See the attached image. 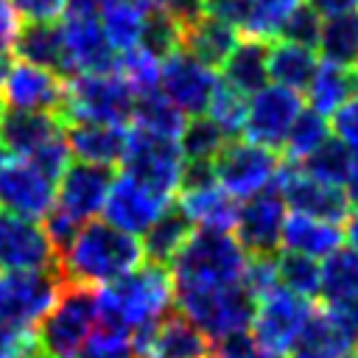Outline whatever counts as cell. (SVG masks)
<instances>
[{
	"mask_svg": "<svg viewBox=\"0 0 358 358\" xmlns=\"http://www.w3.org/2000/svg\"><path fill=\"white\" fill-rule=\"evenodd\" d=\"M330 137V123L324 115H319L310 106H302V112L296 115L294 126L288 129V137L282 143L285 159L288 162H302L310 151H316L324 140Z\"/></svg>",
	"mask_w": 358,
	"mask_h": 358,
	"instance_id": "39",
	"label": "cell"
},
{
	"mask_svg": "<svg viewBox=\"0 0 358 358\" xmlns=\"http://www.w3.org/2000/svg\"><path fill=\"white\" fill-rule=\"evenodd\" d=\"M168 204H171V199H162L159 193H154L145 185L134 182L131 176L120 173L112 179L101 213H103V221H109L112 227L131 232V235H143Z\"/></svg>",
	"mask_w": 358,
	"mask_h": 358,
	"instance_id": "21",
	"label": "cell"
},
{
	"mask_svg": "<svg viewBox=\"0 0 358 358\" xmlns=\"http://www.w3.org/2000/svg\"><path fill=\"white\" fill-rule=\"evenodd\" d=\"M316 48L324 62L358 67V11L322 20V34Z\"/></svg>",
	"mask_w": 358,
	"mask_h": 358,
	"instance_id": "33",
	"label": "cell"
},
{
	"mask_svg": "<svg viewBox=\"0 0 358 358\" xmlns=\"http://www.w3.org/2000/svg\"><path fill=\"white\" fill-rule=\"evenodd\" d=\"M288 215V204L282 193L271 185L238 207L235 218V238L249 255H277L282 241V224Z\"/></svg>",
	"mask_w": 358,
	"mask_h": 358,
	"instance_id": "14",
	"label": "cell"
},
{
	"mask_svg": "<svg viewBox=\"0 0 358 358\" xmlns=\"http://www.w3.org/2000/svg\"><path fill=\"white\" fill-rule=\"evenodd\" d=\"M131 123L140 126V129H148V131H157V134H165V137H176L179 140V134H182V129L187 123V115L179 112L157 90V92H148V95H140L137 98Z\"/></svg>",
	"mask_w": 358,
	"mask_h": 358,
	"instance_id": "38",
	"label": "cell"
},
{
	"mask_svg": "<svg viewBox=\"0 0 358 358\" xmlns=\"http://www.w3.org/2000/svg\"><path fill=\"white\" fill-rule=\"evenodd\" d=\"M280 157L277 148L260 145V143H241L238 137L227 140L221 151L213 159L215 182L235 199H249L266 187L274 185L280 173Z\"/></svg>",
	"mask_w": 358,
	"mask_h": 358,
	"instance_id": "10",
	"label": "cell"
},
{
	"mask_svg": "<svg viewBox=\"0 0 358 358\" xmlns=\"http://www.w3.org/2000/svg\"><path fill=\"white\" fill-rule=\"evenodd\" d=\"M218 87L215 67L204 64L185 48L168 53L159 64V92L185 115H207L210 98Z\"/></svg>",
	"mask_w": 358,
	"mask_h": 358,
	"instance_id": "11",
	"label": "cell"
},
{
	"mask_svg": "<svg viewBox=\"0 0 358 358\" xmlns=\"http://www.w3.org/2000/svg\"><path fill=\"white\" fill-rule=\"evenodd\" d=\"M76 358H137V352L129 333L101 327L98 333L90 336V341L78 350Z\"/></svg>",
	"mask_w": 358,
	"mask_h": 358,
	"instance_id": "45",
	"label": "cell"
},
{
	"mask_svg": "<svg viewBox=\"0 0 358 358\" xmlns=\"http://www.w3.org/2000/svg\"><path fill=\"white\" fill-rule=\"evenodd\" d=\"M355 294H358V255L352 249L341 246L322 260L319 296L324 299V305H333V302L350 299Z\"/></svg>",
	"mask_w": 358,
	"mask_h": 358,
	"instance_id": "35",
	"label": "cell"
},
{
	"mask_svg": "<svg viewBox=\"0 0 358 358\" xmlns=\"http://www.w3.org/2000/svg\"><path fill=\"white\" fill-rule=\"evenodd\" d=\"M64 288L59 268L0 271V347L25 344Z\"/></svg>",
	"mask_w": 358,
	"mask_h": 358,
	"instance_id": "4",
	"label": "cell"
},
{
	"mask_svg": "<svg viewBox=\"0 0 358 358\" xmlns=\"http://www.w3.org/2000/svg\"><path fill=\"white\" fill-rule=\"evenodd\" d=\"M112 179L115 176L109 173L106 165H92V162H81V159L70 162L56 182L53 210L62 218H67L73 227L92 221L103 210Z\"/></svg>",
	"mask_w": 358,
	"mask_h": 358,
	"instance_id": "13",
	"label": "cell"
},
{
	"mask_svg": "<svg viewBox=\"0 0 358 358\" xmlns=\"http://www.w3.org/2000/svg\"><path fill=\"white\" fill-rule=\"evenodd\" d=\"M162 11L171 14L176 20V25L182 28V34H185L190 25H196L207 14V3L204 0H165Z\"/></svg>",
	"mask_w": 358,
	"mask_h": 358,
	"instance_id": "49",
	"label": "cell"
},
{
	"mask_svg": "<svg viewBox=\"0 0 358 358\" xmlns=\"http://www.w3.org/2000/svg\"><path fill=\"white\" fill-rule=\"evenodd\" d=\"M112 0H67V11L64 14H87V17H98Z\"/></svg>",
	"mask_w": 358,
	"mask_h": 358,
	"instance_id": "53",
	"label": "cell"
},
{
	"mask_svg": "<svg viewBox=\"0 0 358 358\" xmlns=\"http://www.w3.org/2000/svg\"><path fill=\"white\" fill-rule=\"evenodd\" d=\"M137 358H207L210 338L179 310H168L148 327L131 333Z\"/></svg>",
	"mask_w": 358,
	"mask_h": 358,
	"instance_id": "18",
	"label": "cell"
},
{
	"mask_svg": "<svg viewBox=\"0 0 358 358\" xmlns=\"http://www.w3.org/2000/svg\"><path fill=\"white\" fill-rule=\"evenodd\" d=\"M355 358H358V352H355Z\"/></svg>",
	"mask_w": 358,
	"mask_h": 358,
	"instance_id": "62",
	"label": "cell"
},
{
	"mask_svg": "<svg viewBox=\"0 0 358 358\" xmlns=\"http://www.w3.org/2000/svg\"><path fill=\"white\" fill-rule=\"evenodd\" d=\"M274 266H277V282L296 294V296H316L319 294V285H322V263L316 257H308V255H299V252H277L274 255Z\"/></svg>",
	"mask_w": 358,
	"mask_h": 358,
	"instance_id": "37",
	"label": "cell"
},
{
	"mask_svg": "<svg viewBox=\"0 0 358 358\" xmlns=\"http://www.w3.org/2000/svg\"><path fill=\"white\" fill-rule=\"evenodd\" d=\"M64 129L70 157H78L81 162L92 165H115L123 157L126 148V126L117 123H92V120H73Z\"/></svg>",
	"mask_w": 358,
	"mask_h": 358,
	"instance_id": "23",
	"label": "cell"
},
{
	"mask_svg": "<svg viewBox=\"0 0 358 358\" xmlns=\"http://www.w3.org/2000/svg\"><path fill=\"white\" fill-rule=\"evenodd\" d=\"M56 182L28 157H6L0 162V204L8 213L42 221L53 210Z\"/></svg>",
	"mask_w": 358,
	"mask_h": 358,
	"instance_id": "12",
	"label": "cell"
},
{
	"mask_svg": "<svg viewBox=\"0 0 358 358\" xmlns=\"http://www.w3.org/2000/svg\"><path fill=\"white\" fill-rule=\"evenodd\" d=\"M120 165L126 176L159 193L162 199H171L173 193H179L185 157H182L176 137H165V134L131 126L126 134Z\"/></svg>",
	"mask_w": 358,
	"mask_h": 358,
	"instance_id": "7",
	"label": "cell"
},
{
	"mask_svg": "<svg viewBox=\"0 0 358 358\" xmlns=\"http://www.w3.org/2000/svg\"><path fill=\"white\" fill-rule=\"evenodd\" d=\"M316 64L319 62H316L313 48L296 45L288 39L268 42V78L274 84L305 92V87L310 84V78L316 73Z\"/></svg>",
	"mask_w": 358,
	"mask_h": 358,
	"instance_id": "32",
	"label": "cell"
},
{
	"mask_svg": "<svg viewBox=\"0 0 358 358\" xmlns=\"http://www.w3.org/2000/svg\"><path fill=\"white\" fill-rule=\"evenodd\" d=\"M193 221L187 218V213L179 204H168L157 221L143 232V252L145 260L151 263H162L168 266L173 260V255L185 246V241L193 235Z\"/></svg>",
	"mask_w": 358,
	"mask_h": 358,
	"instance_id": "29",
	"label": "cell"
},
{
	"mask_svg": "<svg viewBox=\"0 0 358 358\" xmlns=\"http://www.w3.org/2000/svg\"><path fill=\"white\" fill-rule=\"evenodd\" d=\"M324 310L358 341V294L350 296V299H341V302H333V305H324Z\"/></svg>",
	"mask_w": 358,
	"mask_h": 358,
	"instance_id": "50",
	"label": "cell"
},
{
	"mask_svg": "<svg viewBox=\"0 0 358 358\" xmlns=\"http://www.w3.org/2000/svg\"><path fill=\"white\" fill-rule=\"evenodd\" d=\"M64 117L56 112L11 109L0 120V145L8 157H31L36 148L64 134Z\"/></svg>",
	"mask_w": 358,
	"mask_h": 358,
	"instance_id": "22",
	"label": "cell"
},
{
	"mask_svg": "<svg viewBox=\"0 0 358 358\" xmlns=\"http://www.w3.org/2000/svg\"><path fill=\"white\" fill-rule=\"evenodd\" d=\"M25 22H56L67 11V0H8Z\"/></svg>",
	"mask_w": 358,
	"mask_h": 358,
	"instance_id": "47",
	"label": "cell"
},
{
	"mask_svg": "<svg viewBox=\"0 0 358 358\" xmlns=\"http://www.w3.org/2000/svg\"><path fill=\"white\" fill-rule=\"evenodd\" d=\"M246 109H249V98L241 90H235L232 84L218 81V87L210 98V106H207V117L232 140L243 131Z\"/></svg>",
	"mask_w": 358,
	"mask_h": 358,
	"instance_id": "42",
	"label": "cell"
},
{
	"mask_svg": "<svg viewBox=\"0 0 358 358\" xmlns=\"http://www.w3.org/2000/svg\"><path fill=\"white\" fill-rule=\"evenodd\" d=\"M308 6H310L322 20L344 17V14L358 11V0H308Z\"/></svg>",
	"mask_w": 358,
	"mask_h": 358,
	"instance_id": "52",
	"label": "cell"
},
{
	"mask_svg": "<svg viewBox=\"0 0 358 358\" xmlns=\"http://www.w3.org/2000/svg\"><path fill=\"white\" fill-rule=\"evenodd\" d=\"M249 252L229 229H193L171 260L173 288H215L241 282Z\"/></svg>",
	"mask_w": 358,
	"mask_h": 358,
	"instance_id": "3",
	"label": "cell"
},
{
	"mask_svg": "<svg viewBox=\"0 0 358 358\" xmlns=\"http://www.w3.org/2000/svg\"><path fill=\"white\" fill-rule=\"evenodd\" d=\"M64 64L67 73H112L117 64V50L106 39L98 17L87 14H64L62 25Z\"/></svg>",
	"mask_w": 358,
	"mask_h": 358,
	"instance_id": "20",
	"label": "cell"
},
{
	"mask_svg": "<svg viewBox=\"0 0 358 358\" xmlns=\"http://www.w3.org/2000/svg\"><path fill=\"white\" fill-rule=\"evenodd\" d=\"M173 299H176V288L171 268L151 260H143L137 268L126 271L123 277L95 291L101 324L129 336L140 327L154 324L168 310H173Z\"/></svg>",
	"mask_w": 358,
	"mask_h": 358,
	"instance_id": "2",
	"label": "cell"
},
{
	"mask_svg": "<svg viewBox=\"0 0 358 358\" xmlns=\"http://www.w3.org/2000/svg\"><path fill=\"white\" fill-rule=\"evenodd\" d=\"M56 249L45 227L17 213H0V271L56 268Z\"/></svg>",
	"mask_w": 358,
	"mask_h": 358,
	"instance_id": "15",
	"label": "cell"
},
{
	"mask_svg": "<svg viewBox=\"0 0 358 358\" xmlns=\"http://www.w3.org/2000/svg\"><path fill=\"white\" fill-rule=\"evenodd\" d=\"M3 115H6V112H3V98H0V120H3Z\"/></svg>",
	"mask_w": 358,
	"mask_h": 358,
	"instance_id": "61",
	"label": "cell"
},
{
	"mask_svg": "<svg viewBox=\"0 0 358 358\" xmlns=\"http://www.w3.org/2000/svg\"><path fill=\"white\" fill-rule=\"evenodd\" d=\"M268 42L260 36H241L232 53L227 56L224 67V81L241 90L243 95L257 92L268 81Z\"/></svg>",
	"mask_w": 358,
	"mask_h": 358,
	"instance_id": "27",
	"label": "cell"
},
{
	"mask_svg": "<svg viewBox=\"0 0 358 358\" xmlns=\"http://www.w3.org/2000/svg\"><path fill=\"white\" fill-rule=\"evenodd\" d=\"M352 148L338 140L336 134H330L316 151H310L299 165L308 176L324 182V185H336V187H344L347 182V173H350V165H352Z\"/></svg>",
	"mask_w": 358,
	"mask_h": 358,
	"instance_id": "36",
	"label": "cell"
},
{
	"mask_svg": "<svg viewBox=\"0 0 358 358\" xmlns=\"http://www.w3.org/2000/svg\"><path fill=\"white\" fill-rule=\"evenodd\" d=\"M98 302L95 291L84 285L64 282L59 299L42 316L34 330V344L48 358H76L78 350L90 341L98 327Z\"/></svg>",
	"mask_w": 358,
	"mask_h": 358,
	"instance_id": "5",
	"label": "cell"
},
{
	"mask_svg": "<svg viewBox=\"0 0 358 358\" xmlns=\"http://www.w3.org/2000/svg\"><path fill=\"white\" fill-rule=\"evenodd\" d=\"M11 50H14V56L20 62L39 64V67L56 70L62 76L67 73L62 31H59L56 22H25L17 31V39H14V48Z\"/></svg>",
	"mask_w": 358,
	"mask_h": 358,
	"instance_id": "30",
	"label": "cell"
},
{
	"mask_svg": "<svg viewBox=\"0 0 358 358\" xmlns=\"http://www.w3.org/2000/svg\"><path fill=\"white\" fill-rule=\"evenodd\" d=\"M341 243H344V235H341L338 224L288 210L285 224H282V241H280L282 249L324 260L327 255L341 249Z\"/></svg>",
	"mask_w": 358,
	"mask_h": 358,
	"instance_id": "26",
	"label": "cell"
},
{
	"mask_svg": "<svg viewBox=\"0 0 358 358\" xmlns=\"http://www.w3.org/2000/svg\"><path fill=\"white\" fill-rule=\"evenodd\" d=\"M134 103H137V95L115 70L112 73H76L67 81V98H64L62 117L64 123L92 120V123L126 126L134 115Z\"/></svg>",
	"mask_w": 358,
	"mask_h": 358,
	"instance_id": "8",
	"label": "cell"
},
{
	"mask_svg": "<svg viewBox=\"0 0 358 358\" xmlns=\"http://www.w3.org/2000/svg\"><path fill=\"white\" fill-rule=\"evenodd\" d=\"M227 140L229 137L207 115H196L185 123L179 134V148H182L185 162H213Z\"/></svg>",
	"mask_w": 358,
	"mask_h": 358,
	"instance_id": "40",
	"label": "cell"
},
{
	"mask_svg": "<svg viewBox=\"0 0 358 358\" xmlns=\"http://www.w3.org/2000/svg\"><path fill=\"white\" fill-rule=\"evenodd\" d=\"M274 187L282 193L291 213L324 218V221H333V224H341L350 213V201H347L344 187L324 185V182L308 176L302 168L282 165L277 179H274Z\"/></svg>",
	"mask_w": 358,
	"mask_h": 358,
	"instance_id": "19",
	"label": "cell"
},
{
	"mask_svg": "<svg viewBox=\"0 0 358 358\" xmlns=\"http://www.w3.org/2000/svg\"><path fill=\"white\" fill-rule=\"evenodd\" d=\"M6 157H8V154H6V148H3V145H0V162H3V159H6Z\"/></svg>",
	"mask_w": 358,
	"mask_h": 358,
	"instance_id": "60",
	"label": "cell"
},
{
	"mask_svg": "<svg viewBox=\"0 0 358 358\" xmlns=\"http://www.w3.org/2000/svg\"><path fill=\"white\" fill-rule=\"evenodd\" d=\"M344 243H347V249H352L355 255H358V210H352V213H347V218H344Z\"/></svg>",
	"mask_w": 358,
	"mask_h": 358,
	"instance_id": "55",
	"label": "cell"
},
{
	"mask_svg": "<svg viewBox=\"0 0 358 358\" xmlns=\"http://www.w3.org/2000/svg\"><path fill=\"white\" fill-rule=\"evenodd\" d=\"M137 45L143 50H148L151 56L165 59L168 53H173L176 48H182V28L162 8L145 11V22H143V34H140V42Z\"/></svg>",
	"mask_w": 358,
	"mask_h": 358,
	"instance_id": "44",
	"label": "cell"
},
{
	"mask_svg": "<svg viewBox=\"0 0 358 358\" xmlns=\"http://www.w3.org/2000/svg\"><path fill=\"white\" fill-rule=\"evenodd\" d=\"M159 64L162 59L151 56L148 50H143L140 45L131 48V50H123L117 56V64H115V73L131 87V92L140 98V95H148V92H157L159 90Z\"/></svg>",
	"mask_w": 358,
	"mask_h": 358,
	"instance_id": "41",
	"label": "cell"
},
{
	"mask_svg": "<svg viewBox=\"0 0 358 358\" xmlns=\"http://www.w3.org/2000/svg\"><path fill=\"white\" fill-rule=\"evenodd\" d=\"M238 28H232L229 22L204 14L196 25H190L182 34V48L190 50L193 56H199L204 64L210 67H221L227 62V56L232 53V48L238 45Z\"/></svg>",
	"mask_w": 358,
	"mask_h": 358,
	"instance_id": "31",
	"label": "cell"
},
{
	"mask_svg": "<svg viewBox=\"0 0 358 358\" xmlns=\"http://www.w3.org/2000/svg\"><path fill=\"white\" fill-rule=\"evenodd\" d=\"M176 310L187 316L207 338L218 341L224 336L249 327L255 313V296L243 282L215 285V288H185L176 291Z\"/></svg>",
	"mask_w": 358,
	"mask_h": 358,
	"instance_id": "6",
	"label": "cell"
},
{
	"mask_svg": "<svg viewBox=\"0 0 358 358\" xmlns=\"http://www.w3.org/2000/svg\"><path fill=\"white\" fill-rule=\"evenodd\" d=\"M299 3L302 0H246V25L241 34L260 39L280 36V28Z\"/></svg>",
	"mask_w": 358,
	"mask_h": 358,
	"instance_id": "43",
	"label": "cell"
},
{
	"mask_svg": "<svg viewBox=\"0 0 358 358\" xmlns=\"http://www.w3.org/2000/svg\"><path fill=\"white\" fill-rule=\"evenodd\" d=\"M28 344V341H25ZM25 344H8V347H0V358H20V352L25 350Z\"/></svg>",
	"mask_w": 358,
	"mask_h": 358,
	"instance_id": "57",
	"label": "cell"
},
{
	"mask_svg": "<svg viewBox=\"0 0 358 358\" xmlns=\"http://www.w3.org/2000/svg\"><path fill=\"white\" fill-rule=\"evenodd\" d=\"M333 123H330V131L344 140L352 151H358V92L352 98H347L333 115Z\"/></svg>",
	"mask_w": 358,
	"mask_h": 358,
	"instance_id": "48",
	"label": "cell"
},
{
	"mask_svg": "<svg viewBox=\"0 0 358 358\" xmlns=\"http://www.w3.org/2000/svg\"><path fill=\"white\" fill-rule=\"evenodd\" d=\"M355 92H358V67H344V64H333L324 59L316 64V73L310 84L305 87L308 106L324 117H330Z\"/></svg>",
	"mask_w": 358,
	"mask_h": 358,
	"instance_id": "28",
	"label": "cell"
},
{
	"mask_svg": "<svg viewBox=\"0 0 358 358\" xmlns=\"http://www.w3.org/2000/svg\"><path fill=\"white\" fill-rule=\"evenodd\" d=\"M319 34H322V17L308 3H299L285 20V25L280 28V39H288V42H296L313 50L319 45Z\"/></svg>",
	"mask_w": 358,
	"mask_h": 358,
	"instance_id": "46",
	"label": "cell"
},
{
	"mask_svg": "<svg viewBox=\"0 0 358 358\" xmlns=\"http://www.w3.org/2000/svg\"><path fill=\"white\" fill-rule=\"evenodd\" d=\"M0 98L11 109L62 115L64 98H67V81L56 70L17 59V62H11V67L0 84Z\"/></svg>",
	"mask_w": 358,
	"mask_h": 358,
	"instance_id": "17",
	"label": "cell"
},
{
	"mask_svg": "<svg viewBox=\"0 0 358 358\" xmlns=\"http://www.w3.org/2000/svg\"><path fill=\"white\" fill-rule=\"evenodd\" d=\"M299 112H302V98L296 90L282 84H266L249 98L243 131L249 134L252 143L282 148L288 129L294 126Z\"/></svg>",
	"mask_w": 358,
	"mask_h": 358,
	"instance_id": "16",
	"label": "cell"
},
{
	"mask_svg": "<svg viewBox=\"0 0 358 358\" xmlns=\"http://www.w3.org/2000/svg\"><path fill=\"white\" fill-rule=\"evenodd\" d=\"M20 358H48V355H45V352H42V350L34 344V338H31V341L25 344V350L20 352Z\"/></svg>",
	"mask_w": 358,
	"mask_h": 358,
	"instance_id": "56",
	"label": "cell"
},
{
	"mask_svg": "<svg viewBox=\"0 0 358 358\" xmlns=\"http://www.w3.org/2000/svg\"><path fill=\"white\" fill-rule=\"evenodd\" d=\"M134 3H137L143 11H157V8H162L165 0H134Z\"/></svg>",
	"mask_w": 358,
	"mask_h": 358,
	"instance_id": "58",
	"label": "cell"
},
{
	"mask_svg": "<svg viewBox=\"0 0 358 358\" xmlns=\"http://www.w3.org/2000/svg\"><path fill=\"white\" fill-rule=\"evenodd\" d=\"M98 22L106 34V39L112 42V48L117 53L137 48L140 34H143V22H145V11L134 3V0H112L101 14Z\"/></svg>",
	"mask_w": 358,
	"mask_h": 358,
	"instance_id": "34",
	"label": "cell"
},
{
	"mask_svg": "<svg viewBox=\"0 0 358 358\" xmlns=\"http://www.w3.org/2000/svg\"><path fill=\"white\" fill-rule=\"evenodd\" d=\"M17 31H20V22H17V14H14L11 3L0 0V53H11Z\"/></svg>",
	"mask_w": 358,
	"mask_h": 358,
	"instance_id": "51",
	"label": "cell"
},
{
	"mask_svg": "<svg viewBox=\"0 0 358 358\" xmlns=\"http://www.w3.org/2000/svg\"><path fill=\"white\" fill-rule=\"evenodd\" d=\"M358 341L327 313L310 310L288 358H355Z\"/></svg>",
	"mask_w": 358,
	"mask_h": 358,
	"instance_id": "24",
	"label": "cell"
},
{
	"mask_svg": "<svg viewBox=\"0 0 358 358\" xmlns=\"http://www.w3.org/2000/svg\"><path fill=\"white\" fill-rule=\"evenodd\" d=\"M179 193H182L179 207L187 213L193 227H199V229H229L232 232L235 218H238V199L229 196L215 179L193 185V187H182Z\"/></svg>",
	"mask_w": 358,
	"mask_h": 358,
	"instance_id": "25",
	"label": "cell"
},
{
	"mask_svg": "<svg viewBox=\"0 0 358 358\" xmlns=\"http://www.w3.org/2000/svg\"><path fill=\"white\" fill-rule=\"evenodd\" d=\"M145 260L140 235L123 232L109 221H87L78 227L67 249L59 255L56 268L70 285L101 288Z\"/></svg>",
	"mask_w": 358,
	"mask_h": 358,
	"instance_id": "1",
	"label": "cell"
},
{
	"mask_svg": "<svg viewBox=\"0 0 358 358\" xmlns=\"http://www.w3.org/2000/svg\"><path fill=\"white\" fill-rule=\"evenodd\" d=\"M344 193H347L350 207H355V210H358V151L352 154V165H350L347 182H344Z\"/></svg>",
	"mask_w": 358,
	"mask_h": 358,
	"instance_id": "54",
	"label": "cell"
},
{
	"mask_svg": "<svg viewBox=\"0 0 358 358\" xmlns=\"http://www.w3.org/2000/svg\"><path fill=\"white\" fill-rule=\"evenodd\" d=\"M310 302L285 291L282 285L271 288L255 302L252 313V338L266 358H288L299 330L310 316Z\"/></svg>",
	"mask_w": 358,
	"mask_h": 358,
	"instance_id": "9",
	"label": "cell"
},
{
	"mask_svg": "<svg viewBox=\"0 0 358 358\" xmlns=\"http://www.w3.org/2000/svg\"><path fill=\"white\" fill-rule=\"evenodd\" d=\"M8 67H11V56L8 53H0V84H3L6 73H8Z\"/></svg>",
	"mask_w": 358,
	"mask_h": 358,
	"instance_id": "59",
	"label": "cell"
}]
</instances>
